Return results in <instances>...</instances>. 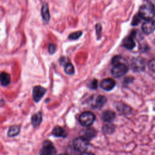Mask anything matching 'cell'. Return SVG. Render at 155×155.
Returning <instances> with one entry per match:
<instances>
[{
	"label": "cell",
	"mask_w": 155,
	"mask_h": 155,
	"mask_svg": "<svg viewBox=\"0 0 155 155\" xmlns=\"http://www.w3.org/2000/svg\"><path fill=\"white\" fill-rule=\"evenodd\" d=\"M139 15L142 18L146 20L152 19L155 15L154 8L150 4L143 5L139 8Z\"/></svg>",
	"instance_id": "cell-1"
},
{
	"label": "cell",
	"mask_w": 155,
	"mask_h": 155,
	"mask_svg": "<svg viewBox=\"0 0 155 155\" xmlns=\"http://www.w3.org/2000/svg\"><path fill=\"white\" fill-rule=\"evenodd\" d=\"M80 124L86 127L91 126L95 120V116L90 111L83 112L79 116Z\"/></svg>",
	"instance_id": "cell-2"
},
{
	"label": "cell",
	"mask_w": 155,
	"mask_h": 155,
	"mask_svg": "<svg viewBox=\"0 0 155 155\" xmlns=\"http://www.w3.org/2000/svg\"><path fill=\"white\" fill-rule=\"evenodd\" d=\"M128 71V67L126 64H119L113 65L111 73L115 78H119L124 75Z\"/></svg>",
	"instance_id": "cell-3"
},
{
	"label": "cell",
	"mask_w": 155,
	"mask_h": 155,
	"mask_svg": "<svg viewBox=\"0 0 155 155\" xmlns=\"http://www.w3.org/2000/svg\"><path fill=\"white\" fill-rule=\"evenodd\" d=\"M131 67L134 71L140 72L145 68V62L141 57H136L131 60Z\"/></svg>",
	"instance_id": "cell-4"
},
{
	"label": "cell",
	"mask_w": 155,
	"mask_h": 155,
	"mask_svg": "<svg viewBox=\"0 0 155 155\" xmlns=\"http://www.w3.org/2000/svg\"><path fill=\"white\" fill-rule=\"evenodd\" d=\"M56 149L53 143L49 140H45L39 152V155H54Z\"/></svg>",
	"instance_id": "cell-5"
},
{
	"label": "cell",
	"mask_w": 155,
	"mask_h": 155,
	"mask_svg": "<svg viewBox=\"0 0 155 155\" xmlns=\"http://www.w3.org/2000/svg\"><path fill=\"white\" fill-rule=\"evenodd\" d=\"M88 146V140L82 137L76 138L73 141V147L78 151L83 153L85 152Z\"/></svg>",
	"instance_id": "cell-6"
},
{
	"label": "cell",
	"mask_w": 155,
	"mask_h": 155,
	"mask_svg": "<svg viewBox=\"0 0 155 155\" xmlns=\"http://www.w3.org/2000/svg\"><path fill=\"white\" fill-rule=\"evenodd\" d=\"M46 93V89L42 86L36 85L33 88L32 96L33 99L35 102H38L41 101L42 97Z\"/></svg>",
	"instance_id": "cell-7"
},
{
	"label": "cell",
	"mask_w": 155,
	"mask_h": 155,
	"mask_svg": "<svg viewBox=\"0 0 155 155\" xmlns=\"http://www.w3.org/2000/svg\"><path fill=\"white\" fill-rule=\"evenodd\" d=\"M142 30L147 35L153 33L155 30V21L152 19L145 21L142 25Z\"/></svg>",
	"instance_id": "cell-8"
},
{
	"label": "cell",
	"mask_w": 155,
	"mask_h": 155,
	"mask_svg": "<svg viewBox=\"0 0 155 155\" xmlns=\"http://www.w3.org/2000/svg\"><path fill=\"white\" fill-rule=\"evenodd\" d=\"M116 85V82L111 78H106L103 79L100 84L101 87L105 90V91H110L114 88Z\"/></svg>",
	"instance_id": "cell-9"
},
{
	"label": "cell",
	"mask_w": 155,
	"mask_h": 155,
	"mask_svg": "<svg viewBox=\"0 0 155 155\" xmlns=\"http://www.w3.org/2000/svg\"><path fill=\"white\" fill-rule=\"evenodd\" d=\"M136 33L134 31L128 37L125 38L123 41V45L125 48L128 50H132L136 45L135 42L134 41V36H135Z\"/></svg>",
	"instance_id": "cell-10"
},
{
	"label": "cell",
	"mask_w": 155,
	"mask_h": 155,
	"mask_svg": "<svg viewBox=\"0 0 155 155\" xmlns=\"http://www.w3.org/2000/svg\"><path fill=\"white\" fill-rule=\"evenodd\" d=\"M96 131L95 130L91 128H87L81 131V137L84 138L87 140H90L96 136Z\"/></svg>",
	"instance_id": "cell-11"
},
{
	"label": "cell",
	"mask_w": 155,
	"mask_h": 155,
	"mask_svg": "<svg viewBox=\"0 0 155 155\" xmlns=\"http://www.w3.org/2000/svg\"><path fill=\"white\" fill-rule=\"evenodd\" d=\"M42 116L41 112H38L34 114L31 118V123L32 126L35 128H38L42 122Z\"/></svg>",
	"instance_id": "cell-12"
},
{
	"label": "cell",
	"mask_w": 155,
	"mask_h": 155,
	"mask_svg": "<svg viewBox=\"0 0 155 155\" xmlns=\"http://www.w3.org/2000/svg\"><path fill=\"white\" fill-rule=\"evenodd\" d=\"M116 117L115 113L110 110H107L104 111L102 114V119L108 123L113 122Z\"/></svg>",
	"instance_id": "cell-13"
},
{
	"label": "cell",
	"mask_w": 155,
	"mask_h": 155,
	"mask_svg": "<svg viewBox=\"0 0 155 155\" xmlns=\"http://www.w3.org/2000/svg\"><path fill=\"white\" fill-rule=\"evenodd\" d=\"M41 16L43 20L45 22H48L50 19L48 5L47 3H44L41 7Z\"/></svg>",
	"instance_id": "cell-14"
},
{
	"label": "cell",
	"mask_w": 155,
	"mask_h": 155,
	"mask_svg": "<svg viewBox=\"0 0 155 155\" xmlns=\"http://www.w3.org/2000/svg\"><path fill=\"white\" fill-rule=\"evenodd\" d=\"M10 82L11 77L8 73L5 71L0 73V84L2 86H7L10 84Z\"/></svg>",
	"instance_id": "cell-15"
},
{
	"label": "cell",
	"mask_w": 155,
	"mask_h": 155,
	"mask_svg": "<svg viewBox=\"0 0 155 155\" xmlns=\"http://www.w3.org/2000/svg\"><path fill=\"white\" fill-rule=\"evenodd\" d=\"M52 134L57 137H65L67 135L64 129L60 126H56L54 127L52 131Z\"/></svg>",
	"instance_id": "cell-16"
},
{
	"label": "cell",
	"mask_w": 155,
	"mask_h": 155,
	"mask_svg": "<svg viewBox=\"0 0 155 155\" xmlns=\"http://www.w3.org/2000/svg\"><path fill=\"white\" fill-rule=\"evenodd\" d=\"M107 102V98L104 96H97L95 98V101L93 102V107L96 108H101Z\"/></svg>",
	"instance_id": "cell-17"
},
{
	"label": "cell",
	"mask_w": 155,
	"mask_h": 155,
	"mask_svg": "<svg viewBox=\"0 0 155 155\" xmlns=\"http://www.w3.org/2000/svg\"><path fill=\"white\" fill-rule=\"evenodd\" d=\"M20 128L21 127L19 125H13L10 127L7 132V136L10 137L17 136L20 132Z\"/></svg>",
	"instance_id": "cell-18"
},
{
	"label": "cell",
	"mask_w": 155,
	"mask_h": 155,
	"mask_svg": "<svg viewBox=\"0 0 155 155\" xmlns=\"http://www.w3.org/2000/svg\"><path fill=\"white\" fill-rule=\"evenodd\" d=\"M64 66V71L67 74L72 75L74 74V67L71 63L68 62Z\"/></svg>",
	"instance_id": "cell-19"
},
{
	"label": "cell",
	"mask_w": 155,
	"mask_h": 155,
	"mask_svg": "<svg viewBox=\"0 0 155 155\" xmlns=\"http://www.w3.org/2000/svg\"><path fill=\"white\" fill-rule=\"evenodd\" d=\"M111 63L113 65H116V64H127V61L124 58H122L120 56H116L113 58Z\"/></svg>",
	"instance_id": "cell-20"
},
{
	"label": "cell",
	"mask_w": 155,
	"mask_h": 155,
	"mask_svg": "<svg viewBox=\"0 0 155 155\" xmlns=\"http://www.w3.org/2000/svg\"><path fill=\"white\" fill-rule=\"evenodd\" d=\"M103 131L106 134H111L114 131V126L112 124H107L103 127Z\"/></svg>",
	"instance_id": "cell-21"
},
{
	"label": "cell",
	"mask_w": 155,
	"mask_h": 155,
	"mask_svg": "<svg viewBox=\"0 0 155 155\" xmlns=\"http://www.w3.org/2000/svg\"><path fill=\"white\" fill-rule=\"evenodd\" d=\"M82 32L81 31H77L70 33L68 35V39H71V40H76V39H78V38H79L80 36L82 35Z\"/></svg>",
	"instance_id": "cell-22"
},
{
	"label": "cell",
	"mask_w": 155,
	"mask_h": 155,
	"mask_svg": "<svg viewBox=\"0 0 155 155\" xmlns=\"http://www.w3.org/2000/svg\"><path fill=\"white\" fill-rule=\"evenodd\" d=\"M142 18L140 17V16L139 15V14H137L133 18V20H132V22H131V24L132 25H137L141 21V19Z\"/></svg>",
	"instance_id": "cell-23"
},
{
	"label": "cell",
	"mask_w": 155,
	"mask_h": 155,
	"mask_svg": "<svg viewBox=\"0 0 155 155\" xmlns=\"http://www.w3.org/2000/svg\"><path fill=\"white\" fill-rule=\"evenodd\" d=\"M56 50V46L53 43H50L48 45V51L49 52L50 54H52L53 53H54V52Z\"/></svg>",
	"instance_id": "cell-24"
},
{
	"label": "cell",
	"mask_w": 155,
	"mask_h": 155,
	"mask_svg": "<svg viewBox=\"0 0 155 155\" xmlns=\"http://www.w3.org/2000/svg\"><path fill=\"white\" fill-rule=\"evenodd\" d=\"M96 32L97 36V38H100L101 36V32H102V26L100 24H97L96 25Z\"/></svg>",
	"instance_id": "cell-25"
},
{
	"label": "cell",
	"mask_w": 155,
	"mask_h": 155,
	"mask_svg": "<svg viewBox=\"0 0 155 155\" xmlns=\"http://www.w3.org/2000/svg\"><path fill=\"white\" fill-rule=\"evenodd\" d=\"M148 68L151 71L155 72V59H153L149 62Z\"/></svg>",
	"instance_id": "cell-26"
},
{
	"label": "cell",
	"mask_w": 155,
	"mask_h": 155,
	"mask_svg": "<svg viewBox=\"0 0 155 155\" xmlns=\"http://www.w3.org/2000/svg\"><path fill=\"white\" fill-rule=\"evenodd\" d=\"M90 87L92 89H96L97 87V81L96 79H94L90 84Z\"/></svg>",
	"instance_id": "cell-27"
},
{
	"label": "cell",
	"mask_w": 155,
	"mask_h": 155,
	"mask_svg": "<svg viewBox=\"0 0 155 155\" xmlns=\"http://www.w3.org/2000/svg\"><path fill=\"white\" fill-rule=\"evenodd\" d=\"M81 155H94V154L91 153H86V152H83Z\"/></svg>",
	"instance_id": "cell-28"
},
{
	"label": "cell",
	"mask_w": 155,
	"mask_h": 155,
	"mask_svg": "<svg viewBox=\"0 0 155 155\" xmlns=\"http://www.w3.org/2000/svg\"><path fill=\"white\" fill-rule=\"evenodd\" d=\"M59 155H67L66 154H59Z\"/></svg>",
	"instance_id": "cell-29"
}]
</instances>
